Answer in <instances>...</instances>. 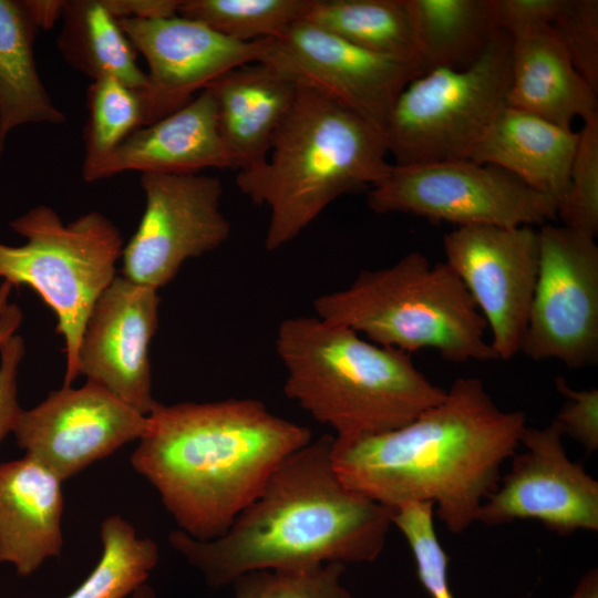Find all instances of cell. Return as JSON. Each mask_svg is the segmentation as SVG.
Wrapping results in <instances>:
<instances>
[{"instance_id": "1", "label": "cell", "mask_w": 598, "mask_h": 598, "mask_svg": "<svg viewBox=\"0 0 598 598\" xmlns=\"http://www.w3.org/2000/svg\"><path fill=\"white\" fill-rule=\"evenodd\" d=\"M525 427L524 412L502 410L478 378L465 377L404 426L333 436L331 456L349 488L393 509L430 502L446 528L461 534L496 489Z\"/></svg>"}, {"instance_id": "2", "label": "cell", "mask_w": 598, "mask_h": 598, "mask_svg": "<svg viewBox=\"0 0 598 598\" xmlns=\"http://www.w3.org/2000/svg\"><path fill=\"white\" fill-rule=\"evenodd\" d=\"M332 441L324 434L287 456L224 535L198 540L175 529L172 548L214 588L256 570L374 561L394 509L343 484Z\"/></svg>"}, {"instance_id": "3", "label": "cell", "mask_w": 598, "mask_h": 598, "mask_svg": "<svg viewBox=\"0 0 598 598\" xmlns=\"http://www.w3.org/2000/svg\"><path fill=\"white\" fill-rule=\"evenodd\" d=\"M131 456L178 529L198 540L224 535L309 429L256 399L156 403Z\"/></svg>"}, {"instance_id": "4", "label": "cell", "mask_w": 598, "mask_h": 598, "mask_svg": "<svg viewBox=\"0 0 598 598\" xmlns=\"http://www.w3.org/2000/svg\"><path fill=\"white\" fill-rule=\"evenodd\" d=\"M275 347L286 371V396L333 429L336 437L399 429L446 394L419 370L411 353L316 315L282 320Z\"/></svg>"}, {"instance_id": "5", "label": "cell", "mask_w": 598, "mask_h": 598, "mask_svg": "<svg viewBox=\"0 0 598 598\" xmlns=\"http://www.w3.org/2000/svg\"><path fill=\"white\" fill-rule=\"evenodd\" d=\"M383 134L347 106L306 85L298 86L264 162L239 171L236 185L266 206L265 248L297 238L340 196L374 186L391 172Z\"/></svg>"}, {"instance_id": "6", "label": "cell", "mask_w": 598, "mask_h": 598, "mask_svg": "<svg viewBox=\"0 0 598 598\" xmlns=\"http://www.w3.org/2000/svg\"><path fill=\"white\" fill-rule=\"evenodd\" d=\"M320 319L412 353L433 349L451 362L498 360L487 324L466 288L445 264L411 251L393 265L362 270L344 289L317 297Z\"/></svg>"}, {"instance_id": "7", "label": "cell", "mask_w": 598, "mask_h": 598, "mask_svg": "<svg viewBox=\"0 0 598 598\" xmlns=\"http://www.w3.org/2000/svg\"><path fill=\"white\" fill-rule=\"evenodd\" d=\"M10 227L27 241L0 243V279L28 286L54 311L64 340V384L78 375V352L89 315L116 277L122 257L120 229L92 210L64 224L49 206L39 205L13 219Z\"/></svg>"}, {"instance_id": "8", "label": "cell", "mask_w": 598, "mask_h": 598, "mask_svg": "<svg viewBox=\"0 0 598 598\" xmlns=\"http://www.w3.org/2000/svg\"><path fill=\"white\" fill-rule=\"evenodd\" d=\"M511 48L512 38L501 30L468 68L432 69L412 79L382 132L393 165L470 159L506 105Z\"/></svg>"}, {"instance_id": "9", "label": "cell", "mask_w": 598, "mask_h": 598, "mask_svg": "<svg viewBox=\"0 0 598 598\" xmlns=\"http://www.w3.org/2000/svg\"><path fill=\"white\" fill-rule=\"evenodd\" d=\"M367 203L377 214H412L457 227L533 226L557 217V207L520 179L471 159L393 165Z\"/></svg>"}, {"instance_id": "10", "label": "cell", "mask_w": 598, "mask_h": 598, "mask_svg": "<svg viewBox=\"0 0 598 598\" xmlns=\"http://www.w3.org/2000/svg\"><path fill=\"white\" fill-rule=\"evenodd\" d=\"M538 234V275L520 352L570 369L598 360V246L566 226Z\"/></svg>"}, {"instance_id": "11", "label": "cell", "mask_w": 598, "mask_h": 598, "mask_svg": "<svg viewBox=\"0 0 598 598\" xmlns=\"http://www.w3.org/2000/svg\"><path fill=\"white\" fill-rule=\"evenodd\" d=\"M145 208L123 248L122 276L158 290L182 265L218 248L231 231L221 212L219 178L204 174H141Z\"/></svg>"}, {"instance_id": "12", "label": "cell", "mask_w": 598, "mask_h": 598, "mask_svg": "<svg viewBox=\"0 0 598 598\" xmlns=\"http://www.w3.org/2000/svg\"><path fill=\"white\" fill-rule=\"evenodd\" d=\"M445 264L460 278L491 332L498 360L520 352L538 275L532 226H458L443 237Z\"/></svg>"}, {"instance_id": "13", "label": "cell", "mask_w": 598, "mask_h": 598, "mask_svg": "<svg viewBox=\"0 0 598 598\" xmlns=\"http://www.w3.org/2000/svg\"><path fill=\"white\" fill-rule=\"evenodd\" d=\"M259 62L324 93L381 133L401 91L423 73L416 62L364 50L306 20L266 39Z\"/></svg>"}, {"instance_id": "14", "label": "cell", "mask_w": 598, "mask_h": 598, "mask_svg": "<svg viewBox=\"0 0 598 598\" xmlns=\"http://www.w3.org/2000/svg\"><path fill=\"white\" fill-rule=\"evenodd\" d=\"M563 433L553 421L543 429L526 427L524 452L511 458V470L484 501L476 522L502 525L536 519L559 535L598 530V483L573 462Z\"/></svg>"}, {"instance_id": "15", "label": "cell", "mask_w": 598, "mask_h": 598, "mask_svg": "<svg viewBox=\"0 0 598 598\" xmlns=\"http://www.w3.org/2000/svg\"><path fill=\"white\" fill-rule=\"evenodd\" d=\"M147 427V415L86 381L76 389L63 385L34 408L22 409L12 433L27 456L63 482L138 441Z\"/></svg>"}, {"instance_id": "16", "label": "cell", "mask_w": 598, "mask_h": 598, "mask_svg": "<svg viewBox=\"0 0 598 598\" xmlns=\"http://www.w3.org/2000/svg\"><path fill=\"white\" fill-rule=\"evenodd\" d=\"M117 22L148 65L146 87L140 92L143 126L179 110L230 70L259 62L265 53V40L239 42L178 14Z\"/></svg>"}, {"instance_id": "17", "label": "cell", "mask_w": 598, "mask_h": 598, "mask_svg": "<svg viewBox=\"0 0 598 598\" xmlns=\"http://www.w3.org/2000/svg\"><path fill=\"white\" fill-rule=\"evenodd\" d=\"M157 290L116 276L93 306L78 352V375L141 414L152 394L150 344L158 326Z\"/></svg>"}, {"instance_id": "18", "label": "cell", "mask_w": 598, "mask_h": 598, "mask_svg": "<svg viewBox=\"0 0 598 598\" xmlns=\"http://www.w3.org/2000/svg\"><path fill=\"white\" fill-rule=\"evenodd\" d=\"M205 168L233 169L208 89L174 113L135 130L103 159L82 169V176L95 182L131 171L196 174Z\"/></svg>"}, {"instance_id": "19", "label": "cell", "mask_w": 598, "mask_h": 598, "mask_svg": "<svg viewBox=\"0 0 598 598\" xmlns=\"http://www.w3.org/2000/svg\"><path fill=\"white\" fill-rule=\"evenodd\" d=\"M61 485L30 456L0 463V563L12 565L19 576L61 553Z\"/></svg>"}, {"instance_id": "20", "label": "cell", "mask_w": 598, "mask_h": 598, "mask_svg": "<svg viewBox=\"0 0 598 598\" xmlns=\"http://www.w3.org/2000/svg\"><path fill=\"white\" fill-rule=\"evenodd\" d=\"M298 86L277 68L252 62L230 70L207 87L215 100L218 131L233 169H248L265 161Z\"/></svg>"}, {"instance_id": "21", "label": "cell", "mask_w": 598, "mask_h": 598, "mask_svg": "<svg viewBox=\"0 0 598 598\" xmlns=\"http://www.w3.org/2000/svg\"><path fill=\"white\" fill-rule=\"evenodd\" d=\"M578 132L505 105L475 145L470 159L499 167L558 208L569 184Z\"/></svg>"}, {"instance_id": "22", "label": "cell", "mask_w": 598, "mask_h": 598, "mask_svg": "<svg viewBox=\"0 0 598 598\" xmlns=\"http://www.w3.org/2000/svg\"><path fill=\"white\" fill-rule=\"evenodd\" d=\"M506 105L570 128L598 115L597 93L580 76L551 27L512 38Z\"/></svg>"}, {"instance_id": "23", "label": "cell", "mask_w": 598, "mask_h": 598, "mask_svg": "<svg viewBox=\"0 0 598 598\" xmlns=\"http://www.w3.org/2000/svg\"><path fill=\"white\" fill-rule=\"evenodd\" d=\"M39 31L24 0H0V158L8 134L18 126L65 122L37 70Z\"/></svg>"}, {"instance_id": "24", "label": "cell", "mask_w": 598, "mask_h": 598, "mask_svg": "<svg viewBox=\"0 0 598 598\" xmlns=\"http://www.w3.org/2000/svg\"><path fill=\"white\" fill-rule=\"evenodd\" d=\"M423 72L476 62L498 31L494 0H404Z\"/></svg>"}, {"instance_id": "25", "label": "cell", "mask_w": 598, "mask_h": 598, "mask_svg": "<svg viewBox=\"0 0 598 598\" xmlns=\"http://www.w3.org/2000/svg\"><path fill=\"white\" fill-rule=\"evenodd\" d=\"M58 48L75 70L93 80L114 78L142 92L147 78L136 62V52L117 20L102 0L65 1Z\"/></svg>"}, {"instance_id": "26", "label": "cell", "mask_w": 598, "mask_h": 598, "mask_svg": "<svg viewBox=\"0 0 598 598\" xmlns=\"http://www.w3.org/2000/svg\"><path fill=\"white\" fill-rule=\"evenodd\" d=\"M303 20L364 50L420 64L404 0H313Z\"/></svg>"}, {"instance_id": "27", "label": "cell", "mask_w": 598, "mask_h": 598, "mask_svg": "<svg viewBox=\"0 0 598 598\" xmlns=\"http://www.w3.org/2000/svg\"><path fill=\"white\" fill-rule=\"evenodd\" d=\"M102 554L87 578L66 598H125L145 584L158 561V547L137 535L120 515L101 523Z\"/></svg>"}, {"instance_id": "28", "label": "cell", "mask_w": 598, "mask_h": 598, "mask_svg": "<svg viewBox=\"0 0 598 598\" xmlns=\"http://www.w3.org/2000/svg\"><path fill=\"white\" fill-rule=\"evenodd\" d=\"M313 0H181L177 14L239 42L277 39L303 20Z\"/></svg>"}, {"instance_id": "29", "label": "cell", "mask_w": 598, "mask_h": 598, "mask_svg": "<svg viewBox=\"0 0 598 598\" xmlns=\"http://www.w3.org/2000/svg\"><path fill=\"white\" fill-rule=\"evenodd\" d=\"M86 107L82 169L103 159L130 134L143 126L140 92L114 78L92 81L86 92Z\"/></svg>"}, {"instance_id": "30", "label": "cell", "mask_w": 598, "mask_h": 598, "mask_svg": "<svg viewBox=\"0 0 598 598\" xmlns=\"http://www.w3.org/2000/svg\"><path fill=\"white\" fill-rule=\"evenodd\" d=\"M344 568L340 563H328L250 571L231 584L234 598H353L341 581Z\"/></svg>"}, {"instance_id": "31", "label": "cell", "mask_w": 598, "mask_h": 598, "mask_svg": "<svg viewBox=\"0 0 598 598\" xmlns=\"http://www.w3.org/2000/svg\"><path fill=\"white\" fill-rule=\"evenodd\" d=\"M557 217L564 226L596 237L598 231V115L584 122L566 197Z\"/></svg>"}, {"instance_id": "32", "label": "cell", "mask_w": 598, "mask_h": 598, "mask_svg": "<svg viewBox=\"0 0 598 598\" xmlns=\"http://www.w3.org/2000/svg\"><path fill=\"white\" fill-rule=\"evenodd\" d=\"M434 505L409 503L394 508L392 525L409 543L419 579L432 598H455L447 580L448 557L434 527Z\"/></svg>"}, {"instance_id": "33", "label": "cell", "mask_w": 598, "mask_h": 598, "mask_svg": "<svg viewBox=\"0 0 598 598\" xmlns=\"http://www.w3.org/2000/svg\"><path fill=\"white\" fill-rule=\"evenodd\" d=\"M551 29L577 72L598 93V1L565 0Z\"/></svg>"}, {"instance_id": "34", "label": "cell", "mask_w": 598, "mask_h": 598, "mask_svg": "<svg viewBox=\"0 0 598 598\" xmlns=\"http://www.w3.org/2000/svg\"><path fill=\"white\" fill-rule=\"evenodd\" d=\"M555 386L566 398L554 422L563 435L567 434L588 452L598 448V390H575L563 377H556Z\"/></svg>"}, {"instance_id": "35", "label": "cell", "mask_w": 598, "mask_h": 598, "mask_svg": "<svg viewBox=\"0 0 598 598\" xmlns=\"http://www.w3.org/2000/svg\"><path fill=\"white\" fill-rule=\"evenodd\" d=\"M565 0H494L498 29L511 38L551 27Z\"/></svg>"}, {"instance_id": "36", "label": "cell", "mask_w": 598, "mask_h": 598, "mask_svg": "<svg viewBox=\"0 0 598 598\" xmlns=\"http://www.w3.org/2000/svg\"><path fill=\"white\" fill-rule=\"evenodd\" d=\"M23 354L24 342L18 334L11 333L0 343V443L13 432L22 411L17 377Z\"/></svg>"}, {"instance_id": "37", "label": "cell", "mask_w": 598, "mask_h": 598, "mask_svg": "<svg viewBox=\"0 0 598 598\" xmlns=\"http://www.w3.org/2000/svg\"><path fill=\"white\" fill-rule=\"evenodd\" d=\"M116 19L154 20L177 16L181 0H102Z\"/></svg>"}, {"instance_id": "38", "label": "cell", "mask_w": 598, "mask_h": 598, "mask_svg": "<svg viewBox=\"0 0 598 598\" xmlns=\"http://www.w3.org/2000/svg\"><path fill=\"white\" fill-rule=\"evenodd\" d=\"M25 6L41 30L51 29L61 19L65 1L60 0H24Z\"/></svg>"}, {"instance_id": "39", "label": "cell", "mask_w": 598, "mask_h": 598, "mask_svg": "<svg viewBox=\"0 0 598 598\" xmlns=\"http://www.w3.org/2000/svg\"><path fill=\"white\" fill-rule=\"evenodd\" d=\"M569 598H598V569L586 571Z\"/></svg>"}, {"instance_id": "40", "label": "cell", "mask_w": 598, "mask_h": 598, "mask_svg": "<svg viewBox=\"0 0 598 598\" xmlns=\"http://www.w3.org/2000/svg\"><path fill=\"white\" fill-rule=\"evenodd\" d=\"M21 319L16 306H6L0 311V343L14 332Z\"/></svg>"}, {"instance_id": "41", "label": "cell", "mask_w": 598, "mask_h": 598, "mask_svg": "<svg viewBox=\"0 0 598 598\" xmlns=\"http://www.w3.org/2000/svg\"><path fill=\"white\" fill-rule=\"evenodd\" d=\"M132 594V598H156L155 591L146 582L136 588Z\"/></svg>"}]
</instances>
